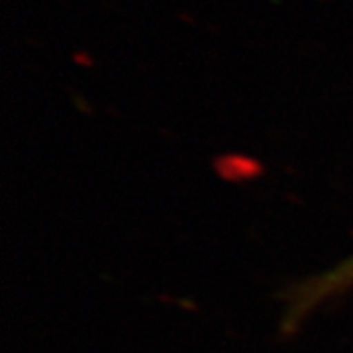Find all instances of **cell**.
Instances as JSON below:
<instances>
[{"label": "cell", "mask_w": 353, "mask_h": 353, "mask_svg": "<svg viewBox=\"0 0 353 353\" xmlns=\"http://www.w3.org/2000/svg\"><path fill=\"white\" fill-rule=\"evenodd\" d=\"M353 289V253L328 269L290 283L281 292V334H296L304 322L324 304L334 303Z\"/></svg>", "instance_id": "obj_1"}]
</instances>
